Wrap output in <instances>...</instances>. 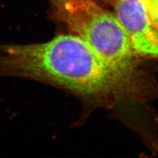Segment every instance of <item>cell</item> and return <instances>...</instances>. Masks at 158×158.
Instances as JSON below:
<instances>
[{
	"label": "cell",
	"instance_id": "5",
	"mask_svg": "<svg viewBox=\"0 0 158 158\" xmlns=\"http://www.w3.org/2000/svg\"><path fill=\"white\" fill-rule=\"evenodd\" d=\"M53 6V8H56L61 5L65 1V0H51Z\"/></svg>",
	"mask_w": 158,
	"mask_h": 158
},
{
	"label": "cell",
	"instance_id": "2",
	"mask_svg": "<svg viewBox=\"0 0 158 158\" xmlns=\"http://www.w3.org/2000/svg\"><path fill=\"white\" fill-rule=\"evenodd\" d=\"M54 16L82 38L143 100L158 98V84L138 68L139 57L115 13L94 0H65L54 8Z\"/></svg>",
	"mask_w": 158,
	"mask_h": 158
},
{
	"label": "cell",
	"instance_id": "3",
	"mask_svg": "<svg viewBox=\"0 0 158 158\" xmlns=\"http://www.w3.org/2000/svg\"><path fill=\"white\" fill-rule=\"evenodd\" d=\"M115 14L139 57L158 58V31L148 11L147 0H110Z\"/></svg>",
	"mask_w": 158,
	"mask_h": 158
},
{
	"label": "cell",
	"instance_id": "6",
	"mask_svg": "<svg viewBox=\"0 0 158 158\" xmlns=\"http://www.w3.org/2000/svg\"><path fill=\"white\" fill-rule=\"evenodd\" d=\"M103 1H105L106 2H110V0H103Z\"/></svg>",
	"mask_w": 158,
	"mask_h": 158
},
{
	"label": "cell",
	"instance_id": "4",
	"mask_svg": "<svg viewBox=\"0 0 158 158\" xmlns=\"http://www.w3.org/2000/svg\"><path fill=\"white\" fill-rule=\"evenodd\" d=\"M148 11L158 31V0H147Z\"/></svg>",
	"mask_w": 158,
	"mask_h": 158
},
{
	"label": "cell",
	"instance_id": "1",
	"mask_svg": "<svg viewBox=\"0 0 158 158\" xmlns=\"http://www.w3.org/2000/svg\"><path fill=\"white\" fill-rule=\"evenodd\" d=\"M0 77L46 81L88 97L142 100L77 35L40 44H0Z\"/></svg>",
	"mask_w": 158,
	"mask_h": 158
}]
</instances>
